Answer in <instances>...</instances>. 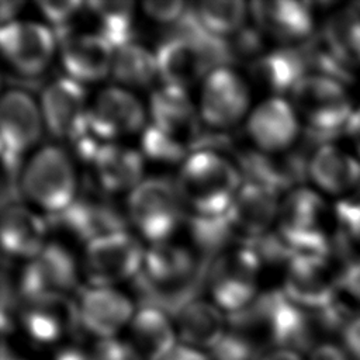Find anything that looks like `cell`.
Listing matches in <instances>:
<instances>
[{
    "mask_svg": "<svg viewBox=\"0 0 360 360\" xmlns=\"http://www.w3.org/2000/svg\"><path fill=\"white\" fill-rule=\"evenodd\" d=\"M148 121L141 134V152L158 163L181 165L200 143L202 124L188 90L159 84L146 104Z\"/></svg>",
    "mask_w": 360,
    "mask_h": 360,
    "instance_id": "6da1fadb",
    "label": "cell"
},
{
    "mask_svg": "<svg viewBox=\"0 0 360 360\" xmlns=\"http://www.w3.org/2000/svg\"><path fill=\"white\" fill-rule=\"evenodd\" d=\"M243 174L224 152L197 149L179 166L174 184L187 211V218L215 219L225 217Z\"/></svg>",
    "mask_w": 360,
    "mask_h": 360,
    "instance_id": "7a4b0ae2",
    "label": "cell"
},
{
    "mask_svg": "<svg viewBox=\"0 0 360 360\" xmlns=\"http://www.w3.org/2000/svg\"><path fill=\"white\" fill-rule=\"evenodd\" d=\"M201 259L194 249L173 240L149 245L134 281L146 298L145 305L177 314L194 297L200 281Z\"/></svg>",
    "mask_w": 360,
    "mask_h": 360,
    "instance_id": "3957f363",
    "label": "cell"
},
{
    "mask_svg": "<svg viewBox=\"0 0 360 360\" xmlns=\"http://www.w3.org/2000/svg\"><path fill=\"white\" fill-rule=\"evenodd\" d=\"M181 30L166 37L155 49L160 84L188 90L201 84L211 70L226 65L222 41L202 34L190 10L179 24Z\"/></svg>",
    "mask_w": 360,
    "mask_h": 360,
    "instance_id": "277c9868",
    "label": "cell"
},
{
    "mask_svg": "<svg viewBox=\"0 0 360 360\" xmlns=\"http://www.w3.org/2000/svg\"><path fill=\"white\" fill-rule=\"evenodd\" d=\"M18 187L32 207L58 217L75 201L82 184L68 150L59 145H45L24 162Z\"/></svg>",
    "mask_w": 360,
    "mask_h": 360,
    "instance_id": "5b68a950",
    "label": "cell"
},
{
    "mask_svg": "<svg viewBox=\"0 0 360 360\" xmlns=\"http://www.w3.org/2000/svg\"><path fill=\"white\" fill-rule=\"evenodd\" d=\"M332 217L322 195L298 186L281 197L274 235L294 253L328 255L332 242Z\"/></svg>",
    "mask_w": 360,
    "mask_h": 360,
    "instance_id": "8992f818",
    "label": "cell"
},
{
    "mask_svg": "<svg viewBox=\"0 0 360 360\" xmlns=\"http://www.w3.org/2000/svg\"><path fill=\"white\" fill-rule=\"evenodd\" d=\"M125 210L129 225L149 245L172 240L176 231L187 222V211L174 179L145 177L125 197Z\"/></svg>",
    "mask_w": 360,
    "mask_h": 360,
    "instance_id": "52a82bcc",
    "label": "cell"
},
{
    "mask_svg": "<svg viewBox=\"0 0 360 360\" xmlns=\"http://www.w3.org/2000/svg\"><path fill=\"white\" fill-rule=\"evenodd\" d=\"M263 263L249 245L233 243L219 252L205 267L204 283L210 300L226 315L256 300Z\"/></svg>",
    "mask_w": 360,
    "mask_h": 360,
    "instance_id": "ba28073f",
    "label": "cell"
},
{
    "mask_svg": "<svg viewBox=\"0 0 360 360\" xmlns=\"http://www.w3.org/2000/svg\"><path fill=\"white\" fill-rule=\"evenodd\" d=\"M288 100L311 135H330L346 129L354 112L343 83L319 73H308L300 80Z\"/></svg>",
    "mask_w": 360,
    "mask_h": 360,
    "instance_id": "9c48e42d",
    "label": "cell"
},
{
    "mask_svg": "<svg viewBox=\"0 0 360 360\" xmlns=\"http://www.w3.org/2000/svg\"><path fill=\"white\" fill-rule=\"evenodd\" d=\"M146 248L129 231L100 236L83 246L80 271L90 287H114L134 281L141 271Z\"/></svg>",
    "mask_w": 360,
    "mask_h": 360,
    "instance_id": "30bf717a",
    "label": "cell"
},
{
    "mask_svg": "<svg viewBox=\"0 0 360 360\" xmlns=\"http://www.w3.org/2000/svg\"><path fill=\"white\" fill-rule=\"evenodd\" d=\"M250 83L228 65L215 68L200 84L198 115L204 128L224 132L248 118L252 107Z\"/></svg>",
    "mask_w": 360,
    "mask_h": 360,
    "instance_id": "8fae6325",
    "label": "cell"
},
{
    "mask_svg": "<svg viewBox=\"0 0 360 360\" xmlns=\"http://www.w3.org/2000/svg\"><path fill=\"white\" fill-rule=\"evenodd\" d=\"M45 131L38 100L22 89H8L0 103L1 155L6 169L17 180Z\"/></svg>",
    "mask_w": 360,
    "mask_h": 360,
    "instance_id": "7c38bea8",
    "label": "cell"
},
{
    "mask_svg": "<svg viewBox=\"0 0 360 360\" xmlns=\"http://www.w3.org/2000/svg\"><path fill=\"white\" fill-rule=\"evenodd\" d=\"M55 218L69 236L83 245L108 233L128 231L129 226L125 202L120 204L115 195L93 181L82 184L75 201Z\"/></svg>",
    "mask_w": 360,
    "mask_h": 360,
    "instance_id": "4fadbf2b",
    "label": "cell"
},
{
    "mask_svg": "<svg viewBox=\"0 0 360 360\" xmlns=\"http://www.w3.org/2000/svg\"><path fill=\"white\" fill-rule=\"evenodd\" d=\"M38 103L45 131L53 138L73 145L89 134L90 98L80 83L55 79L42 89Z\"/></svg>",
    "mask_w": 360,
    "mask_h": 360,
    "instance_id": "5bb4252c",
    "label": "cell"
},
{
    "mask_svg": "<svg viewBox=\"0 0 360 360\" xmlns=\"http://www.w3.org/2000/svg\"><path fill=\"white\" fill-rule=\"evenodd\" d=\"M338 274L328 257L318 253H294L284 264L281 292L305 311H321L336 301Z\"/></svg>",
    "mask_w": 360,
    "mask_h": 360,
    "instance_id": "9a60e30c",
    "label": "cell"
},
{
    "mask_svg": "<svg viewBox=\"0 0 360 360\" xmlns=\"http://www.w3.org/2000/svg\"><path fill=\"white\" fill-rule=\"evenodd\" d=\"M281 197V193L266 184L243 180L225 214L233 240L253 246L269 236L276 228Z\"/></svg>",
    "mask_w": 360,
    "mask_h": 360,
    "instance_id": "2e32d148",
    "label": "cell"
},
{
    "mask_svg": "<svg viewBox=\"0 0 360 360\" xmlns=\"http://www.w3.org/2000/svg\"><path fill=\"white\" fill-rule=\"evenodd\" d=\"M79 263L63 243H49L32 259L22 263L17 278L21 300L42 295H70L79 283Z\"/></svg>",
    "mask_w": 360,
    "mask_h": 360,
    "instance_id": "e0dca14e",
    "label": "cell"
},
{
    "mask_svg": "<svg viewBox=\"0 0 360 360\" xmlns=\"http://www.w3.org/2000/svg\"><path fill=\"white\" fill-rule=\"evenodd\" d=\"M146 121V107L134 91L120 86H107L90 100L89 132L100 142H121L141 135Z\"/></svg>",
    "mask_w": 360,
    "mask_h": 360,
    "instance_id": "ac0fdd59",
    "label": "cell"
},
{
    "mask_svg": "<svg viewBox=\"0 0 360 360\" xmlns=\"http://www.w3.org/2000/svg\"><path fill=\"white\" fill-rule=\"evenodd\" d=\"M1 53L7 65L22 76L44 73L58 53V38L44 22L14 20L0 30Z\"/></svg>",
    "mask_w": 360,
    "mask_h": 360,
    "instance_id": "d6986e66",
    "label": "cell"
},
{
    "mask_svg": "<svg viewBox=\"0 0 360 360\" xmlns=\"http://www.w3.org/2000/svg\"><path fill=\"white\" fill-rule=\"evenodd\" d=\"M300 131L301 122L287 97H266L252 107L245 120V134L250 146L264 153L292 149Z\"/></svg>",
    "mask_w": 360,
    "mask_h": 360,
    "instance_id": "ffe728a7",
    "label": "cell"
},
{
    "mask_svg": "<svg viewBox=\"0 0 360 360\" xmlns=\"http://www.w3.org/2000/svg\"><path fill=\"white\" fill-rule=\"evenodd\" d=\"M76 307L80 328L98 340L120 336L136 311L132 300L114 287L86 285L76 297Z\"/></svg>",
    "mask_w": 360,
    "mask_h": 360,
    "instance_id": "44dd1931",
    "label": "cell"
},
{
    "mask_svg": "<svg viewBox=\"0 0 360 360\" xmlns=\"http://www.w3.org/2000/svg\"><path fill=\"white\" fill-rule=\"evenodd\" d=\"M253 25L281 46L301 45L314 34L309 3L292 0H256L249 3Z\"/></svg>",
    "mask_w": 360,
    "mask_h": 360,
    "instance_id": "7402d4cb",
    "label": "cell"
},
{
    "mask_svg": "<svg viewBox=\"0 0 360 360\" xmlns=\"http://www.w3.org/2000/svg\"><path fill=\"white\" fill-rule=\"evenodd\" d=\"M58 42V56L66 77L86 87L110 76L114 48L96 31H76Z\"/></svg>",
    "mask_w": 360,
    "mask_h": 360,
    "instance_id": "603a6c76",
    "label": "cell"
},
{
    "mask_svg": "<svg viewBox=\"0 0 360 360\" xmlns=\"http://www.w3.org/2000/svg\"><path fill=\"white\" fill-rule=\"evenodd\" d=\"M249 83L263 90L266 97H284L311 73L304 44L267 49L248 65Z\"/></svg>",
    "mask_w": 360,
    "mask_h": 360,
    "instance_id": "cb8c5ba5",
    "label": "cell"
},
{
    "mask_svg": "<svg viewBox=\"0 0 360 360\" xmlns=\"http://www.w3.org/2000/svg\"><path fill=\"white\" fill-rule=\"evenodd\" d=\"M93 183L111 195H128L143 179L141 149L122 142L101 143L90 160Z\"/></svg>",
    "mask_w": 360,
    "mask_h": 360,
    "instance_id": "d4e9b609",
    "label": "cell"
},
{
    "mask_svg": "<svg viewBox=\"0 0 360 360\" xmlns=\"http://www.w3.org/2000/svg\"><path fill=\"white\" fill-rule=\"evenodd\" d=\"M20 304L21 325L37 342L51 343L80 328L76 298L70 295H42Z\"/></svg>",
    "mask_w": 360,
    "mask_h": 360,
    "instance_id": "484cf974",
    "label": "cell"
},
{
    "mask_svg": "<svg viewBox=\"0 0 360 360\" xmlns=\"http://www.w3.org/2000/svg\"><path fill=\"white\" fill-rule=\"evenodd\" d=\"M169 315L153 305L135 311L124 340L136 360H165L179 345L176 325Z\"/></svg>",
    "mask_w": 360,
    "mask_h": 360,
    "instance_id": "4316f807",
    "label": "cell"
},
{
    "mask_svg": "<svg viewBox=\"0 0 360 360\" xmlns=\"http://www.w3.org/2000/svg\"><path fill=\"white\" fill-rule=\"evenodd\" d=\"M49 225L44 215L30 205L11 201L1 212V246L11 259L24 263L37 256L48 243Z\"/></svg>",
    "mask_w": 360,
    "mask_h": 360,
    "instance_id": "83f0119b",
    "label": "cell"
},
{
    "mask_svg": "<svg viewBox=\"0 0 360 360\" xmlns=\"http://www.w3.org/2000/svg\"><path fill=\"white\" fill-rule=\"evenodd\" d=\"M174 325L180 343L205 352L215 350L228 332V315L210 298H194L179 309Z\"/></svg>",
    "mask_w": 360,
    "mask_h": 360,
    "instance_id": "f1b7e54d",
    "label": "cell"
},
{
    "mask_svg": "<svg viewBox=\"0 0 360 360\" xmlns=\"http://www.w3.org/2000/svg\"><path fill=\"white\" fill-rule=\"evenodd\" d=\"M308 177L328 194H345L360 186V162L333 143H319L308 159Z\"/></svg>",
    "mask_w": 360,
    "mask_h": 360,
    "instance_id": "f546056e",
    "label": "cell"
},
{
    "mask_svg": "<svg viewBox=\"0 0 360 360\" xmlns=\"http://www.w3.org/2000/svg\"><path fill=\"white\" fill-rule=\"evenodd\" d=\"M110 77L115 86L134 93L152 87L159 80L155 51L135 41L115 48Z\"/></svg>",
    "mask_w": 360,
    "mask_h": 360,
    "instance_id": "4dcf8cb0",
    "label": "cell"
},
{
    "mask_svg": "<svg viewBox=\"0 0 360 360\" xmlns=\"http://www.w3.org/2000/svg\"><path fill=\"white\" fill-rule=\"evenodd\" d=\"M190 15L202 34L225 41L246 27L250 10L240 0H204L190 4Z\"/></svg>",
    "mask_w": 360,
    "mask_h": 360,
    "instance_id": "1f68e13d",
    "label": "cell"
},
{
    "mask_svg": "<svg viewBox=\"0 0 360 360\" xmlns=\"http://www.w3.org/2000/svg\"><path fill=\"white\" fill-rule=\"evenodd\" d=\"M87 14L100 34L115 49L132 39L135 30L136 4L128 0H91L86 1Z\"/></svg>",
    "mask_w": 360,
    "mask_h": 360,
    "instance_id": "d6a6232c",
    "label": "cell"
},
{
    "mask_svg": "<svg viewBox=\"0 0 360 360\" xmlns=\"http://www.w3.org/2000/svg\"><path fill=\"white\" fill-rule=\"evenodd\" d=\"M321 39L347 69L360 66V15L356 11L333 14Z\"/></svg>",
    "mask_w": 360,
    "mask_h": 360,
    "instance_id": "836d02e7",
    "label": "cell"
},
{
    "mask_svg": "<svg viewBox=\"0 0 360 360\" xmlns=\"http://www.w3.org/2000/svg\"><path fill=\"white\" fill-rule=\"evenodd\" d=\"M35 6L58 41L77 31L75 24L87 10L86 1L79 0H39Z\"/></svg>",
    "mask_w": 360,
    "mask_h": 360,
    "instance_id": "e575fe53",
    "label": "cell"
},
{
    "mask_svg": "<svg viewBox=\"0 0 360 360\" xmlns=\"http://www.w3.org/2000/svg\"><path fill=\"white\" fill-rule=\"evenodd\" d=\"M190 10V3L181 0H146L141 3V11L155 24L179 25Z\"/></svg>",
    "mask_w": 360,
    "mask_h": 360,
    "instance_id": "d590c367",
    "label": "cell"
},
{
    "mask_svg": "<svg viewBox=\"0 0 360 360\" xmlns=\"http://www.w3.org/2000/svg\"><path fill=\"white\" fill-rule=\"evenodd\" d=\"M342 236L360 246V200L340 201L335 208Z\"/></svg>",
    "mask_w": 360,
    "mask_h": 360,
    "instance_id": "8d00e7d4",
    "label": "cell"
},
{
    "mask_svg": "<svg viewBox=\"0 0 360 360\" xmlns=\"http://www.w3.org/2000/svg\"><path fill=\"white\" fill-rule=\"evenodd\" d=\"M339 290H343L350 297L360 302V259L349 262L338 274Z\"/></svg>",
    "mask_w": 360,
    "mask_h": 360,
    "instance_id": "74e56055",
    "label": "cell"
},
{
    "mask_svg": "<svg viewBox=\"0 0 360 360\" xmlns=\"http://www.w3.org/2000/svg\"><path fill=\"white\" fill-rule=\"evenodd\" d=\"M345 350L349 356L360 360V315L352 316L342 329Z\"/></svg>",
    "mask_w": 360,
    "mask_h": 360,
    "instance_id": "f35d334b",
    "label": "cell"
},
{
    "mask_svg": "<svg viewBox=\"0 0 360 360\" xmlns=\"http://www.w3.org/2000/svg\"><path fill=\"white\" fill-rule=\"evenodd\" d=\"M349 353L340 347L329 343L318 345L312 347L309 360H349Z\"/></svg>",
    "mask_w": 360,
    "mask_h": 360,
    "instance_id": "ab89813d",
    "label": "cell"
},
{
    "mask_svg": "<svg viewBox=\"0 0 360 360\" xmlns=\"http://www.w3.org/2000/svg\"><path fill=\"white\" fill-rule=\"evenodd\" d=\"M165 360H211V357L205 352L179 343Z\"/></svg>",
    "mask_w": 360,
    "mask_h": 360,
    "instance_id": "60d3db41",
    "label": "cell"
},
{
    "mask_svg": "<svg viewBox=\"0 0 360 360\" xmlns=\"http://www.w3.org/2000/svg\"><path fill=\"white\" fill-rule=\"evenodd\" d=\"M55 360H96L94 352H86L80 347H75V346H69L62 349Z\"/></svg>",
    "mask_w": 360,
    "mask_h": 360,
    "instance_id": "b9f144b4",
    "label": "cell"
},
{
    "mask_svg": "<svg viewBox=\"0 0 360 360\" xmlns=\"http://www.w3.org/2000/svg\"><path fill=\"white\" fill-rule=\"evenodd\" d=\"M347 136L350 138L357 155L360 156V110L354 111L347 127H346Z\"/></svg>",
    "mask_w": 360,
    "mask_h": 360,
    "instance_id": "7bdbcfd3",
    "label": "cell"
},
{
    "mask_svg": "<svg viewBox=\"0 0 360 360\" xmlns=\"http://www.w3.org/2000/svg\"><path fill=\"white\" fill-rule=\"evenodd\" d=\"M22 7V1L20 0H3L1 1V25L17 20V13Z\"/></svg>",
    "mask_w": 360,
    "mask_h": 360,
    "instance_id": "ee69618b",
    "label": "cell"
},
{
    "mask_svg": "<svg viewBox=\"0 0 360 360\" xmlns=\"http://www.w3.org/2000/svg\"><path fill=\"white\" fill-rule=\"evenodd\" d=\"M260 360H304V359L297 350L278 347L266 353Z\"/></svg>",
    "mask_w": 360,
    "mask_h": 360,
    "instance_id": "f6af8a7d",
    "label": "cell"
},
{
    "mask_svg": "<svg viewBox=\"0 0 360 360\" xmlns=\"http://www.w3.org/2000/svg\"><path fill=\"white\" fill-rule=\"evenodd\" d=\"M1 360H24V359L15 356L14 353L8 352V349L4 347V349H3V354H1Z\"/></svg>",
    "mask_w": 360,
    "mask_h": 360,
    "instance_id": "bcb514c9",
    "label": "cell"
}]
</instances>
